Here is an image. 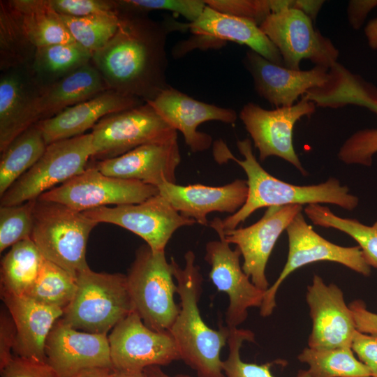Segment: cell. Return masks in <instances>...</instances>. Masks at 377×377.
I'll return each instance as SVG.
<instances>
[{
	"instance_id": "4316f807",
	"label": "cell",
	"mask_w": 377,
	"mask_h": 377,
	"mask_svg": "<svg viewBox=\"0 0 377 377\" xmlns=\"http://www.w3.org/2000/svg\"><path fill=\"white\" fill-rule=\"evenodd\" d=\"M43 88L30 68H13L0 76V151L17 137L20 121Z\"/></svg>"
},
{
	"instance_id": "f546056e",
	"label": "cell",
	"mask_w": 377,
	"mask_h": 377,
	"mask_svg": "<svg viewBox=\"0 0 377 377\" xmlns=\"http://www.w3.org/2000/svg\"><path fill=\"white\" fill-rule=\"evenodd\" d=\"M44 260L31 239L14 244L1 262V292L26 295L34 286Z\"/></svg>"
},
{
	"instance_id": "74e56055",
	"label": "cell",
	"mask_w": 377,
	"mask_h": 377,
	"mask_svg": "<svg viewBox=\"0 0 377 377\" xmlns=\"http://www.w3.org/2000/svg\"><path fill=\"white\" fill-rule=\"evenodd\" d=\"M255 342V334L245 329L230 328L228 339L229 353L228 358L222 361V369L226 377H274L271 368L279 360L263 364L248 363L242 360L240 348L244 341ZM296 377H313L308 370H300Z\"/></svg>"
},
{
	"instance_id": "f35d334b",
	"label": "cell",
	"mask_w": 377,
	"mask_h": 377,
	"mask_svg": "<svg viewBox=\"0 0 377 377\" xmlns=\"http://www.w3.org/2000/svg\"><path fill=\"white\" fill-rule=\"evenodd\" d=\"M37 199L22 204L0 206V252L31 239L34 209Z\"/></svg>"
},
{
	"instance_id": "44dd1931",
	"label": "cell",
	"mask_w": 377,
	"mask_h": 377,
	"mask_svg": "<svg viewBox=\"0 0 377 377\" xmlns=\"http://www.w3.org/2000/svg\"><path fill=\"white\" fill-rule=\"evenodd\" d=\"M147 103L170 127L182 133L193 152L205 151L212 143L211 135L198 131L201 124L209 121L233 124L237 119L233 109L198 101L170 86Z\"/></svg>"
},
{
	"instance_id": "7bdbcfd3",
	"label": "cell",
	"mask_w": 377,
	"mask_h": 377,
	"mask_svg": "<svg viewBox=\"0 0 377 377\" xmlns=\"http://www.w3.org/2000/svg\"><path fill=\"white\" fill-rule=\"evenodd\" d=\"M0 371L1 377H58L46 362L18 356Z\"/></svg>"
},
{
	"instance_id": "8992f818",
	"label": "cell",
	"mask_w": 377,
	"mask_h": 377,
	"mask_svg": "<svg viewBox=\"0 0 377 377\" xmlns=\"http://www.w3.org/2000/svg\"><path fill=\"white\" fill-rule=\"evenodd\" d=\"M174 278L165 251H153L147 244L138 249L126 275L128 288L133 311L152 330L169 332L179 313Z\"/></svg>"
},
{
	"instance_id": "d4e9b609",
	"label": "cell",
	"mask_w": 377,
	"mask_h": 377,
	"mask_svg": "<svg viewBox=\"0 0 377 377\" xmlns=\"http://www.w3.org/2000/svg\"><path fill=\"white\" fill-rule=\"evenodd\" d=\"M145 103L112 90L99 94L68 108L56 116L36 124L46 144L81 135L105 116Z\"/></svg>"
},
{
	"instance_id": "60d3db41",
	"label": "cell",
	"mask_w": 377,
	"mask_h": 377,
	"mask_svg": "<svg viewBox=\"0 0 377 377\" xmlns=\"http://www.w3.org/2000/svg\"><path fill=\"white\" fill-rule=\"evenodd\" d=\"M119 10L148 13L161 10L175 13L188 20L195 22L206 7L205 0H118Z\"/></svg>"
},
{
	"instance_id": "484cf974",
	"label": "cell",
	"mask_w": 377,
	"mask_h": 377,
	"mask_svg": "<svg viewBox=\"0 0 377 377\" xmlns=\"http://www.w3.org/2000/svg\"><path fill=\"white\" fill-rule=\"evenodd\" d=\"M1 297L17 330L13 351L18 357L46 362V339L64 311L39 303L27 296L1 292Z\"/></svg>"
},
{
	"instance_id": "7a4b0ae2",
	"label": "cell",
	"mask_w": 377,
	"mask_h": 377,
	"mask_svg": "<svg viewBox=\"0 0 377 377\" xmlns=\"http://www.w3.org/2000/svg\"><path fill=\"white\" fill-rule=\"evenodd\" d=\"M237 147L243 159L237 158L226 143L219 140L214 143L213 155L216 161L223 163L236 162L247 176L248 196L244 205L235 214L219 223L223 230H232L245 221L254 212L262 207L290 205L332 204L353 211L359 199L349 193V188L330 177L318 184L297 186L283 182L267 172L259 163L253 152L249 138L237 140Z\"/></svg>"
},
{
	"instance_id": "3957f363",
	"label": "cell",
	"mask_w": 377,
	"mask_h": 377,
	"mask_svg": "<svg viewBox=\"0 0 377 377\" xmlns=\"http://www.w3.org/2000/svg\"><path fill=\"white\" fill-rule=\"evenodd\" d=\"M182 268L173 258L174 277L180 298V311L170 333L177 346L181 360L195 370L198 377H226L220 353L228 343L230 328L219 325L209 327L203 320L198 306L202 293L203 278L200 267L195 263L192 251L184 255Z\"/></svg>"
},
{
	"instance_id": "816d5d0a",
	"label": "cell",
	"mask_w": 377,
	"mask_h": 377,
	"mask_svg": "<svg viewBox=\"0 0 377 377\" xmlns=\"http://www.w3.org/2000/svg\"><path fill=\"white\" fill-rule=\"evenodd\" d=\"M144 373L147 377H191L186 374H177L171 376L165 374L159 366H150L144 369Z\"/></svg>"
},
{
	"instance_id": "9c48e42d",
	"label": "cell",
	"mask_w": 377,
	"mask_h": 377,
	"mask_svg": "<svg viewBox=\"0 0 377 377\" xmlns=\"http://www.w3.org/2000/svg\"><path fill=\"white\" fill-rule=\"evenodd\" d=\"M259 27L279 50L287 68L300 70L303 59L327 69L337 62L339 50L299 9L287 8L272 13Z\"/></svg>"
},
{
	"instance_id": "7dc6e473",
	"label": "cell",
	"mask_w": 377,
	"mask_h": 377,
	"mask_svg": "<svg viewBox=\"0 0 377 377\" xmlns=\"http://www.w3.org/2000/svg\"><path fill=\"white\" fill-rule=\"evenodd\" d=\"M376 6H377V0L349 1L347 15L350 26L355 29H359L368 13Z\"/></svg>"
},
{
	"instance_id": "d6a6232c",
	"label": "cell",
	"mask_w": 377,
	"mask_h": 377,
	"mask_svg": "<svg viewBox=\"0 0 377 377\" xmlns=\"http://www.w3.org/2000/svg\"><path fill=\"white\" fill-rule=\"evenodd\" d=\"M352 105L364 107L377 114V87L362 80L356 89ZM377 153V128L356 131L341 146L337 156L346 164L370 166Z\"/></svg>"
},
{
	"instance_id": "ab89813d",
	"label": "cell",
	"mask_w": 377,
	"mask_h": 377,
	"mask_svg": "<svg viewBox=\"0 0 377 377\" xmlns=\"http://www.w3.org/2000/svg\"><path fill=\"white\" fill-rule=\"evenodd\" d=\"M220 13L246 19L260 26L272 13L281 9L280 0H205Z\"/></svg>"
},
{
	"instance_id": "836d02e7",
	"label": "cell",
	"mask_w": 377,
	"mask_h": 377,
	"mask_svg": "<svg viewBox=\"0 0 377 377\" xmlns=\"http://www.w3.org/2000/svg\"><path fill=\"white\" fill-rule=\"evenodd\" d=\"M304 213L314 225L334 228L351 237L358 244L366 263L377 269V221L367 226L357 219L338 216L320 204L306 205Z\"/></svg>"
},
{
	"instance_id": "8fae6325",
	"label": "cell",
	"mask_w": 377,
	"mask_h": 377,
	"mask_svg": "<svg viewBox=\"0 0 377 377\" xmlns=\"http://www.w3.org/2000/svg\"><path fill=\"white\" fill-rule=\"evenodd\" d=\"M158 194V188L139 181L105 175L92 165L38 199L64 205L82 212L109 205L141 202Z\"/></svg>"
},
{
	"instance_id": "d6986e66",
	"label": "cell",
	"mask_w": 377,
	"mask_h": 377,
	"mask_svg": "<svg viewBox=\"0 0 377 377\" xmlns=\"http://www.w3.org/2000/svg\"><path fill=\"white\" fill-rule=\"evenodd\" d=\"M45 352L58 377H74L91 368L113 369L108 335L75 330L60 318L47 336Z\"/></svg>"
},
{
	"instance_id": "83f0119b",
	"label": "cell",
	"mask_w": 377,
	"mask_h": 377,
	"mask_svg": "<svg viewBox=\"0 0 377 377\" xmlns=\"http://www.w3.org/2000/svg\"><path fill=\"white\" fill-rule=\"evenodd\" d=\"M30 43L36 48L74 42L50 0H10Z\"/></svg>"
},
{
	"instance_id": "f1b7e54d",
	"label": "cell",
	"mask_w": 377,
	"mask_h": 377,
	"mask_svg": "<svg viewBox=\"0 0 377 377\" xmlns=\"http://www.w3.org/2000/svg\"><path fill=\"white\" fill-rule=\"evenodd\" d=\"M91 56L75 41L38 47L30 70L37 83L44 88L89 63Z\"/></svg>"
},
{
	"instance_id": "ba28073f",
	"label": "cell",
	"mask_w": 377,
	"mask_h": 377,
	"mask_svg": "<svg viewBox=\"0 0 377 377\" xmlns=\"http://www.w3.org/2000/svg\"><path fill=\"white\" fill-rule=\"evenodd\" d=\"M288 239L286 263L276 281L265 292L260 314L270 316L276 307V293L293 272L306 265L320 261L341 264L366 276L371 267L366 263L359 246H341L325 239L309 225L302 214L298 213L286 230Z\"/></svg>"
},
{
	"instance_id": "7c38bea8",
	"label": "cell",
	"mask_w": 377,
	"mask_h": 377,
	"mask_svg": "<svg viewBox=\"0 0 377 377\" xmlns=\"http://www.w3.org/2000/svg\"><path fill=\"white\" fill-rule=\"evenodd\" d=\"M302 210L300 205L271 206L260 220L245 228L223 230L218 217L209 226L219 238L236 245L244 259L243 271L256 287L266 291L269 285L265 269L271 253L281 234Z\"/></svg>"
},
{
	"instance_id": "30bf717a",
	"label": "cell",
	"mask_w": 377,
	"mask_h": 377,
	"mask_svg": "<svg viewBox=\"0 0 377 377\" xmlns=\"http://www.w3.org/2000/svg\"><path fill=\"white\" fill-rule=\"evenodd\" d=\"M93 155L100 161L121 156L139 146L170 138L177 132L149 103L108 114L91 129Z\"/></svg>"
},
{
	"instance_id": "cb8c5ba5",
	"label": "cell",
	"mask_w": 377,
	"mask_h": 377,
	"mask_svg": "<svg viewBox=\"0 0 377 377\" xmlns=\"http://www.w3.org/2000/svg\"><path fill=\"white\" fill-rule=\"evenodd\" d=\"M106 90L108 89L103 78L90 61L41 89L22 116L17 127V137L40 121L52 118L68 108Z\"/></svg>"
},
{
	"instance_id": "603a6c76",
	"label": "cell",
	"mask_w": 377,
	"mask_h": 377,
	"mask_svg": "<svg viewBox=\"0 0 377 377\" xmlns=\"http://www.w3.org/2000/svg\"><path fill=\"white\" fill-rule=\"evenodd\" d=\"M157 188L182 216L205 226H208L207 216L211 212L233 214L237 212L245 203L249 191L246 180L239 179L221 186L164 182Z\"/></svg>"
},
{
	"instance_id": "5b68a950",
	"label": "cell",
	"mask_w": 377,
	"mask_h": 377,
	"mask_svg": "<svg viewBox=\"0 0 377 377\" xmlns=\"http://www.w3.org/2000/svg\"><path fill=\"white\" fill-rule=\"evenodd\" d=\"M76 278L75 295L60 318L73 328L107 335L133 311L126 275L89 268Z\"/></svg>"
},
{
	"instance_id": "9a60e30c",
	"label": "cell",
	"mask_w": 377,
	"mask_h": 377,
	"mask_svg": "<svg viewBox=\"0 0 377 377\" xmlns=\"http://www.w3.org/2000/svg\"><path fill=\"white\" fill-rule=\"evenodd\" d=\"M82 213L98 223H112L131 231L153 251H165L177 230L196 223L182 216L159 193L139 203L101 207Z\"/></svg>"
},
{
	"instance_id": "ac0fdd59",
	"label": "cell",
	"mask_w": 377,
	"mask_h": 377,
	"mask_svg": "<svg viewBox=\"0 0 377 377\" xmlns=\"http://www.w3.org/2000/svg\"><path fill=\"white\" fill-rule=\"evenodd\" d=\"M306 300L312 320L308 347L351 348L357 329L341 290L334 283L326 284L319 275L315 274L307 286Z\"/></svg>"
},
{
	"instance_id": "7402d4cb",
	"label": "cell",
	"mask_w": 377,
	"mask_h": 377,
	"mask_svg": "<svg viewBox=\"0 0 377 377\" xmlns=\"http://www.w3.org/2000/svg\"><path fill=\"white\" fill-rule=\"evenodd\" d=\"M244 64L251 73L256 93L271 105L289 107L313 89L323 87L330 79L329 69L315 66L310 70H293L271 62L249 50Z\"/></svg>"
},
{
	"instance_id": "e0dca14e",
	"label": "cell",
	"mask_w": 377,
	"mask_h": 377,
	"mask_svg": "<svg viewBox=\"0 0 377 377\" xmlns=\"http://www.w3.org/2000/svg\"><path fill=\"white\" fill-rule=\"evenodd\" d=\"M241 252L232 250L223 238L206 244L205 260L210 265L209 278L217 290L226 293L229 305L226 313V326L236 328L248 316V309L260 308L265 292L256 287L240 265Z\"/></svg>"
},
{
	"instance_id": "277c9868",
	"label": "cell",
	"mask_w": 377,
	"mask_h": 377,
	"mask_svg": "<svg viewBox=\"0 0 377 377\" xmlns=\"http://www.w3.org/2000/svg\"><path fill=\"white\" fill-rule=\"evenodd\" d=\"M97 224L82 212L64 205L37 199L31 239L45 260L77 277L89 269L87 245Z\"/></svg>"
},
{
	"instance_id": "b9f144b4",
	"label": "cell",
	"mask_w": 377,
	"mask_h": 377,
	"mask_svg": "<svg viewBox=\"0 0 377 377\" xmlns=\"http://www.w3.org/2000/svg\"><path fill=\"white\" fill-rule=\"evenodd\" d=\"M50 2L58 14L71 17L119 13L117 1L114 0H50Z\"/></svg>"
},
{
	"instance_id": "ffe728a7",
	"label": "cell",
	"mask_w": 377,
	"mask_h": 377,
	"mask_svg": "<svg viewBox=\"0 0 377 377\" xmlns=\"http://www.w3.org/2000/svg\"><path fill=\"white\" fill-rule=\"evenodd\" d=\"M180 161L177 133L114 158L90 160L88 164L108 176L139 181L158 187L164 182L176 183L175 172Z\"/></svg>"
},
{
	"instance_id": "d590c367",
	"label": "cell",
	"mask_w": 377,
	"mask_h": 377,
	"mask_svg": "<svg viewBox=\"0 0 377 377\" xmlns=\"http://www.w3.org/2000/svg\"><path fill=\"white\" fill-rule=\"evenodd\" d=\"M77 288L75 276L45 259L34 286L24 296L64 311L73 300Z\"/></svg>"
},
{
	"instance_id": "4dcf8cb0",
	"label": "cell",
	"mask_w": 377,
	"mask_h": 377,
	"mask_svg": "<svg viewBox=\"0 0 377 377\" xmlns=\"http://www.w3.org/2000/svg\"><path fill=\"white\" fill-rule=\"evenodd\" d=\"M47 146L41 131L34 125L1 153L0 197L38 161Z\"/></svg>"
},
{
	"instance_id": "1f68e13d",
	"label": "cell",
	"mask_w": 377,
	"mask_h": 377,
	"mask_svg": "<svg viewBox=\"0 0 377 377\" xmlns=\"http://www.w3.org/2000/svg\"><path fill=\"white\" fill-rule=\"evenodd\" d=\"M36 50L9 1H0V70L30 68Z\"/></svg>"
},
{
	"instance_id": "bcb514c9",
	"label": "cell",
	"mask_w": 377,
	"mask_h": 377,
	"mask_svg": "<svg viewBox=\"0 0 377 377\" xmlns=\"http://www.w3.org/2000/svg\"><path fill=\"white\" fill-rule=\"evenodd\" d=\"M357 331L371 334H377V313L367 309L362 300H357L348 305Z\"/></svg>"
},
{
	"instance_id": "681fc988",
	"label": "cell",
	"mask_w": 377,
	"mask_h": 377,
	"mask_svg": "<svg viewBox=\"0 0 377 377\" xmlns=\"http://www.w3.org/2000/svg\"><path fill=\"white\" fill-rule=\"evenodd\" d=\"M367 43L372 50H377V17L371 20L364 28Z\"/></svg>"
},
{
	"instance_id": "2e32d148",
	"label": "cell",
	"mask_w": 377,
	"mask_h": 377,
	"mask_svg": "<svg viewBox=\"0 0 377 377\" xmlns=\"http://www.w3.org/2000/svg\"><path fill=\"white\" fill-rule=\"evenodd\" d=\"M188 29L193 36L175 47L176 57L195 48L221 47L230 41L245 45L271 62L283 66L279 50L251 20L220 13L206 5L195 22H188Z\"/></svg>"
},
{
	"instance_id": "e575fe53",
	"label": "cell",
	"mask_w": 377,
	"mask_h": 377,
	"mask_svg": "<svg viewBox=\"0 0 377 377\" xmlns=\"http://www.w3.org/2000/svg\"><path fill=\"white\" fill-rule=\"evenodd\" d=\"M298 360L308 364L313 377H371L369 369L357 360L351 348H305Z\"/></svg>"
},
{
	"instance_id": "f907efd6",
	"label": "cell",
	"mask_w": 377,
	"mask_h": 377,
	"mask_svg": "<svg viewBox=\"0 0 377 377\" xmlns=\"http://www.w3.org/2000/svg\"><path fill=\"white\" fill-rule=\"evenodd\" d=\"M74 377H114V370L108 368L87 369Z\"/></svg>"
},
{
	"instance_id": "ee69618b",
	"label": "cell",
	"mask_w": 377,
	"mask_h": 377,
	"mask_svg": "<svg viewBox=\"0 0 377 377\" xmlns=\"http://www.w3.org/2000/svg\"><path fill=\"white\" fill-rule=\"evenodd\" d=\"M351 348L360 362L370 371L371 377H377V334L362 333L357 330Z\"/></svg>"
},
{
	"instance_id": "4fadbf2b",
	"label": "cell",
	"mask_w": 377,
	"mask_h": 377,
	"mask_svg": "<svg viewBox=\"0 0 377 377\" xmlns=\"http://www.w3.org/2000/svg\"><path fill=\"white\" fill-rule=\"evenodd\" d=\"M316 104L302 97L295 105L267 110L254 103L245 104L239 118L264 161L277 156L288 161L303 176L308 175L297 155L293 142V128L297 121L316 112Z\"/></svg>"
},
{
	"instance_id": "f5cc1de1",
	"label": "cell",
	"mask_w": 377,
	"mask_h": 377,
	"mask_svg": "<svg viewBox=\"0 0 377 377\" xmlns=\"http://www.w3.org/2000/svg\"><path fill=\"white\" fill-rule=\"evenodd\" d=\"M114 377H147L144 371H114Z\"/></svg>"
},
{
	"instance_id": "52a82bcc",
	"label": "cell",
	"mask_w": 377,
	"mask_h": 377,
	"mask_svg": "<svg viewBox=\"0 0 377 377\" xmlns=\"http://www.w3.org/2000/svg\"><path fill=\"white\" fill-rule=\"evenodd\" d=\"M93 155L91 133L48 145L38 161L1 197V206L38 199L82 172Z\"/></svg>"
},
{
	"instance_id": "c3c4849f",
	"label": "cell",
	"mask_w": 377,
	"mask_h": 377,
	"mask_svg": "<svg viewBox=\"0 0 377 377\" xmlns=\"http://www.w3.org/2000/svg\"><path fill=\"white\" fill-rule=\"evenodd\" d=\"M324 1L295 0L294 8L303 11L314 21Z\"/></svg>"
},
{
	"instance_id": "6da1fadb",
	"label": "cell",
	"mask_w": 377,
	"mask_h": 377,
	"mask_svg": "<svg viewBox=\"0 0 377 377\" xmlns=\"http://www.w3.org/2000/svg\"><path fill=\"white\" fill-rule=\"evenodd\" d=\"M117 29L94 52L91 62L110 90L138 98L154 99L169 85L166 82V42L173 30L188 24L155 21L147 13L119 10Z\"/></svg>"
},
{
	"instance_id": "8d00e7d4",
	"label": "cell",
	"mask_w": 377,
	"mask_h": 377,
	"mask_svg": "<svg viewBox=\"0 0 377 377\" xmlns=\"http://www.w3.org/2000/svg\"><path fill=\"white\" fill-rule=\"evenodd\" d=\"M59 15L74 40L91 54L110 40L119 22V13L80 17Z\"/></svg>"
},
{
	"instance_id": "f6af8a7d",
	"label": "cell",
	"mask_w": 377,
	"mask_h": 377,
	"mask_svg": "<svg viewBox=\"0 0 377 377\" xmlns=\"http://www.w3.org/2000/svg\"><path fill=\"white\" fill-rule=\"evenodd\" d=\"M17 330L15 322L9 312L1 311L0 316V370L13 359Z\"/></svg>"
},
{
	"instance_id": "5bb4252c",
	"label": "cell",
	"mask_w": 377,
	"mask_h": 377,
	"mask_svg": "<svg viewBox=\"0 0 377 377\" xmlns=\"http://www.w3.org/2000/svg\"><path fill=\"white\" fill-rule=\"evenodd\" d=\"M114 371H143L150 366H165L181 360L170 332L147 327L133 311L108 336Z\"/></svg>"
}]
</instances>
